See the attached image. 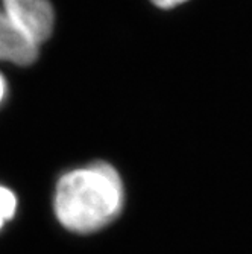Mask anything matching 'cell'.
Here are the masks:
<instances>
[{"mask_svg": "<svg viewBox=\"0 0 252 254\" xmlns=\"http://www.w3.org/2000/svg\"><path fill=\"white\" fill-rule=\"evenodd\" d=\"M151 2L161 9H172V8H176L182 3H186L187 0H151Z\"/></svg>", "mask_w": 252, "mask_h": 254, "instance_id": "277c9868", "label": "cell"}, {"mask_svg": "<svg viewBox=\"0 0 252 254\" xmlns=\"http://www.w3.org/2000/svg\"><path fill=\"white\" fill-rule=\"evenodd\" d=\"M49 0H0V61L31 65L53 32Z\"/></svg>", "mask_w": 252, "mask_h": 254, "instance_id": "7a4b0ae2", "label": "cell"}, {"mask_svg": "<svg viewBox=\"0 0 252 254\" xmlns=\"http://www.w3.org/2000/svg\"><path fill=\"white\" fill-rule=\"evenodd\" d=\"M8 95H9L8 81H6L5 75L0 72V107L5 104V101L8 99Z\"/></svg>", "mask_w": 252, "mask_h": 254, "instance_id": "5b68a950", "label": "cell"}, {"mask_svg": "<svg viewBox=\"0 0 252 254\" xmlns=\"http://www.w3.org/2000/svg\"><path fill=\"white\" fill-rule=\"evenodd\" d=\"M122 204L120 175L102 161L64 174L53 198L58 221L76 233H90L105 227L120 213Z\"/></svg>", "mask_w": 252, "mask_h": 254, "instance_id": "6da1fadb", "label": "cell"}, {"mask_svg": "<svg viewBox=\"0 0 252 254\" xmlns=\"http://www.w3.org/2000/svg\"><path fill=\"white\" fill-rule=\"evenodd\" d=\"M17 210V198L11 189L0 184V228L8 224Z\"/></svg>", "mask_w": 252, "mask_h": 254, "instance_id": "3957f363", "label": "cell"}]
</instances>
